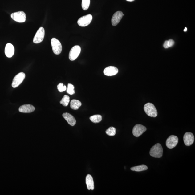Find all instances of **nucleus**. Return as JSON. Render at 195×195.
Returning a JSON list of instances; mask_svg holds the SVG:
<instances>
[{"label":"nucleus","instance_id":"1","mask_svg":"<svg viewBox=\"0 0 195 195\" xmlns=\"http://www.w3.org/2000/svg\"><path fill=\"white\" fill-rule=\"evenodd\" d=\"M163 149L161 144H156L151 148L150 154L151 156L155 158H160L162 157Z\"/></svg>","mask_w":195,"mask_h":195},{"label":"nucleus","instance_id":"2","mask_svg":"<svg viewBox=\"0 0 195 195\" xmlns=\"http://www.w3.org/2000/svg\"><path fill=\"white\" fill-rule=\"evenodd\" d=\"M144 110L148 116L155 117L158 115V112L156 107L151 103H148L144 105Z\"/></svg>","mask_w":195,"mask_h":195},{"label":"nucleus","instance_id":"3","mask_svg":"<svg viewBox=\"0 0 195 195\" xmlns=\"http://www.w3.org/2000/svg\"><path fill=\"white\" fill-rule=\"evenodd\" d=\"M51 44L52 51L56 55H59L62 52V47L61 43L58 39L52 38L51 40Z\"/></svg>","mask_w":195,"mask_h":195},{"label":"nucleus","instance_id":"4","mask_svg":"<svg viewBox=\"0 0 195 195\" xmlns=\"http://www.w3.org/2000/svg\"><path fill=\"white\" fill-rule=\"evenodd\" d=\"M93 17L91 14L82 17L77 21V23L79 26L85 27L88 26L91 22Z\"/></svg>","mask_w":195,"mask_h":195},{"label":"nucleus","instance_id":"5","mask_svg":"<svg viewBox=\"0 0 195 195\" xmlns=\"http://www.w3.org/2000/svg\"><path fill=\"white\" fill-rule=\"evenodd\" d=\"M26 77V75L23 72H20L14 77L12 81V86L14 88H16L22 83Z\"/></svg>","mask_w":195,"mask_h":195},{"label":"nucleus","instance_id":"6","mask_svg":"<svg viewBox=\"0 0 195 195\" xmlns=\"http://www.w3.org/2000/svg\"><path fill=\"white\" fill-rule=\"evenodd\" d=\"M12 19L18 22H24L26 19V14L23 11L14 12L11 14Z\"/></svg>","mask_w":195,"mask_h":195},{"label":"nucleus","instance_id":"7","mask_svg":"<svg viewBox=\"0 0 195 195\" xmlns=\"http://www.w3.org/2000/svg\"><path fill=\"white\" fill-rule=\"evenodd\" d=\"M45 35V29L43 27H40L37 30L33 39V43H39L43 41Z\"/></svg>","mask_w":195,"mask_h":195},{"label":"nucleus","instance_id":"8","mask_svg":"<svg viewBox=\"0 0 195 195\" xmlns=\"http://www.w3.org/2000/svg\"><path fill=\"white\" fill-rule=\"evenodd\" d=\"M81 50V47L79 45L75 46L73 47L69 53V58L70 60L73 61L76 59L80 54Z\"/></svg>","mask_w":195,"mask_h":195},{"label":"nucleus","instance_id":"9","mask_svg":"<svg viewBox=\"0 0 195 195\" xmlns=\"http://www.w3.org/2000/svg\"><path fill=\"white\" fill-rule=\"evenodd\" d=\"M178 141L179 139L177 136L171 135L166 140V145L168 148L171 149L177 145Z\"/></svg>","mask_w":195,"mask_h":195},{"label":"nucleus","instance_id":"10","mask_svg":"<svg viewBox=\"0 0 195 195\" xmlns=\"http://www.w3.org/2000/svg\"><path fill=\"white\" fill-rule=\"evenodd\" d=\"M146 128L140 124L136 125L133 129V135L136 137H139L146 131Z\"/></svg>","mask_w":195,"mask_h":195},{"label":"nucleus","instance_id":"11","mask_svg":"<svg viewBox=\"0 0 195 195\" xmlns=\"http://www.w3.org/2000/svg\"><path fill=\"white\" fill-rule=\"evenodd\" d=\"M183 139L184 144L186 146H190L194 143V136L192 133H186L184 135Z\"/></svg>","mask_w":195,"mask_h":195},{"label":"nucleus","instance_id":"12","mask_svg":"<svg viewBox=\"0 0 195 195\" xmlns=\"http://www.w3.org/2000/svg\"><path fill=\"white\" fill-rule=\"evenodd\" d=\"M122 12L119 11H117L113 15L112 20V24L113 26H116L120 22L123 18V16H124Z\"/></svg>","mask_w":195,"mask_h":195},{"label":"nucleus","instance_id":"13","mask_svg":"<svg viewBox=\"0 0 195 195\" xmlns=\"http://www.w3.org/2000/svg\"><path fill=\"white\" fill-rule=\"evenodd\" d=\"M118 70L116 67L109 66L104 69V74L107 76H113L117 74Z\"/></svg>","mask_w":195,"mask_h":195},{"label":"nucleus","instance_id":"14","mask_svg":"<svg viewBox=\"0 0 195 195\" xmlns=\"http://www.w3.org/2000/svg\"><path fill=\"white\" fill-rule=\"evenodd\" d=\"M34 106L31 104H25L21 106L19 108V111L21 112L29 113L32 112L35 110Z\"/></svg>","mask_w":195,"mask_h":195},{"label":"nucleus","instance_id":"15","mask_svg":"<svg viewBox=\"0 0 195 195\" xmlns=\"http://www.w3.org/2000/svg\"><path fill=\"white\" fill-rule=\"evenodd\" d=\"M14 49L12 44L8 43L6 45L5 49V53L8 58H11L14 54Z\"/></svg>","mask_w":195,"mask_h":195},{"label":"nucleus","instance_id":"16","mask_svg":"<svg viewBox=\"0 0 195 195\" xmlns=\"http://www.w3.org/2000/svg\"><path fill=\"white\" fill-rule=\"evenodd\" d=\"M63 116L65 119L69 124L73 126L76 124V120L75 117L72 115L68 113H64L63 114Z\"/></svg>","mask_w":195,"mask_h":195},{"label":"nucleus","instance_id":"17","mask_svg":"<svg viewBox=\"0 0 195 195\" xmlns=\"http://www.w3.org/2000/svg\"><path fill=\"white\" fill-rule=\"evenodd\" d=\"M86 183L87 184L88 190H93L94 189V182L93 178L91 175L88 174L86 177Z\"/></svg>","mask_w":195,"mask_h":195},{"label":"nucleus","instance_id":"18","mask_svg":"<svg viewBox=\"0 0 195 195\" xmlns=\"http://www.w3.org/2000/svg\"><path fill=\"white\" fill-rule=\"evenodd\" d=\"M81 105V102L79 100H73L71 102V108L73 110H78Z\"/></svg>","mask_w":195,"mask_h":195},{"label":"nucleus","instance_id":"19","mask_svg":"<svg viewBox=\"0 0 195 195\" xmlns=\"http://www.w3.org/2000/svg\"><path fill=\"white\" fill-rule=\"evenodd\" d=\"M148 169V167L145 165H142L139 166L131 167V169L132 171L136 172H140L146 170Z\"/></svg>","mask_w":195,"mask_h":195},{"label":"nucleus","instance_id":"20","mask_svg":"<svg viewBox=\"0 0 195 195\" xmlns=\"http://www.w3.org/2000/svg\"><path fill=\"white\" fill-rule=\"evenodd\" d=\"M90 119L92 122L97 123L102 121V116L100 115H94L90 117Z\"/></svg>","mask_w":195,"mask_h":195},{"label":"nucleus","instance_id":"21","mask_svg":"<svg viewBox=\"0 0 195 195\" xmlns=\"http://www.w3.org/2000/svg\"><path fill=\"white\" fill-rule=\"evenodd\" d=\"M70 97L68 95H65L60 101V104H62L64 106H67L70 102Z\"/></svg>","mask_w":195,"mask_h":195},{"label":"nucleus","instance_id":"22","mask_svg":"<svg viewBox=\"0 0 195 195\" xmlns=\"http://www.w3.org/2000/svg\"><path fill=\"white\" fill-rule=\"evenodd\" d=\"M116 129L114 127H110L106 130V133L108 136H114L116 134Z\"/></svg>","mask_w":195,"mask_h":195},{"label":"nucleus","instance_id":"23","mask_svg":"<svg viewBox=\"0 0 195 195\" xmlns=\"http://www.w3.org/2000/svg\"><path fill=\"white\" fill-rule=\"evenodd\" d=\"M90 0H82V7L84 10H87L89 7Z\"/></svg>","mask_w":195,"mask_h":195},{"label":"nucleus","instance_id":"24","mask_svg":"<svg viewBox=\"0 0 195 195\" xmlns=\"http://www.w3.org/2000/svg\"><path fill=\"white\" fill-rule=\"evenodd\" d=\"M74 88V86L72 85V84L68 83V88L67 90V93L70 94V95H73V94L75 93Z\"/></svg>","mask_w":195,"mask_h":195},{"label":"nucleus","instance_id":"25","mask_svg":"<svg viewBox=\"0 0 195 195\" xmlns=\"http://www.w3.org/2000/svg\"><path fill=\"white\" fill-rule=\"evenodd\" d=\"M57 88L58 91L60 92L64 91H66L67 89L66 86L64 85L62 83L59 84L57 86Z\"/></svg>","mask_w":195,"mask_h":195},{"label":"nucleus","instance_id":"26","mask_svg":"<svg viewBox=\"0 0 195 195\" xmlns=\"http://www.w3.org/2000/svg\"><path fill=\"white\" fill-rule=\"evenodd\" d=\"M174 41L173 39H169V40L168 41V44L169 47H172L174 44Z\"/></svg>","mask_w":195,"mask_h":195},{"label":"nucleus","instance_id":"27","mask_svg":"<svg viewBox=\"0 0 195 195\" xmlns=\"http://www.w3.org/2000/svg\"><path fill=\"white\" fill-rule=\"evenodd\" d=\"M163 47H164L165 49H167V48L169 47L168 44V41H165L164 44H163Z\"/></svg>","mask_w":195,"mask_h":195},{"label":"nucleus","instance_id":"28","mask_svg":"<svg viewBox=\"0 0 195 195\" xmlns=\"http://www.w3.org/2000/svg\"><path fill=\"white\" fill-rule=\"evenodd\" d=\"M126 1L129 2H132L135 1V0H126Z\"/></svg>","mask_w":195,"mask_h":195},{"label":"nucleus","instance_id":"29","mask_svg":"<svg viewBox=\"0 0 195 195\" xmlns=\"http://www.w3.org/2000/svg\"><path fill=\"white\" fill-rule=\"evenodd\" d=\"M187 30V29L186 28H185V29H184V31H186Z\"/></svg>","mask_w":195,"mask_h":195}]
</instances>
